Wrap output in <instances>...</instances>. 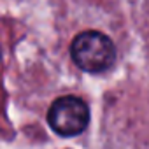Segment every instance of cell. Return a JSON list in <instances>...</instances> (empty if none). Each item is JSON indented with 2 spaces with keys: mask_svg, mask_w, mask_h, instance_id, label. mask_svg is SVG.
Listing matches in <instances>:
<instances>
[{
  "mask_svg": "<svg viewBox=\"0 0 149 149\" xmlns=\"http://www.w3.org/2000/svg\"><path fill=\"white\" fill-rule=\"evenodd\" d=\"M72 60L84 72H104L116 60V47L112 40L102 32H81L70 46Z\"/></svg>",
  "mask_w": 149,
  "mask_h": 149,
  "instance_id": "obj_1",
  "label": "cell"
},
{
  "mask_svg": "<svg viewBox=\"0 0 149 149\" xmlns=\"http://www.w3.org/2000/svg\"><path fill=\"white\" fill-rule=\"evenodd\" d=\"M47 123L61 137L79 135L90 123V109L77 97H60L49 107Z\"/></svg>",
  "mask_w": 149,
  "mask_h": 149,
  "instance_id": "obj_2",
  "label": "cell"
}]
</instances>
